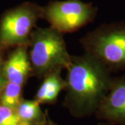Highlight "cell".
<instances>
[{"instance_id":"obj_1","label":"cell","mask_w":125,"mask_h":125,"mask_svg":"<svg viewBox=\"0 0 125 125\" xmlns=\"http://www.w3.org/2000/svg\"><path fill=\"white\" fill-rule=\"evenodd\" d=\"M66 70L65 106L74 116L95 113L111 87L113 79L112 72L87 53L72 56Z\"/></svg>"},{"instance_id":"obj_2","label":"cell","mask_w":125,"mask_h":125,"mask_svg":"<svg viewBox=\"0 0 125 125\" xmlns=\"http://www.w3.org/2000/svg\"><path fill=\"white\" fill-rule=\"evenodd\" d=\"M29 48L32 75L38 78L66 70L71 62L72 56L62 33L52 27H36L31 33Z\"/></svg>"},{"instance_id":"obj_3","label":"cell","mask_w":125,"mask_h":125,"mask_svg":"<svg viewBox=\"0 0 125 125\" xmlns=\"http://www.w3.org/2000/svg\"><path fill=\"white\" fill-rule=\"evenodd\" d=\"M85 53L111 72L125 70V21L100 25L80 40Z\"/></svg>"},{"instance_id":"obj_4","label":"cell","mask_w":125,"mask_h":125,"mask_svg":"<svg viewBox=\"0 0 125 125\" xmlns=\"http://www.w3.org/2000/svg\"><path fill=\"white\" fill-rule=\"evenodd\" d=\"M42 14V7L33 2H24L4 13L0 20V48L29 45Z\"/></svg>"},{"instance_id":"obj_5","label":"cell","mask_w":125,"mask_h":125,"mask_svg":"<svg viewBox=\"0 0 125 125\" xmlns=\"http://www.w3.org/2000/svg\"><path fill=\"white\" fill-rule=\"evenodd\" d=\"M97 8L81 0L53 1L42 7V19L61 33H71L92 22Z\"/></svg>"},{"instance_id":"obj_6","label":"cell","mask_w":125,"mask_h":125,"mask_svg":"<svg viewBox=\"0 0 125 125\" xmlns=\"http://www.w3.org/2000/svg\"><path fill=\"white\" fill-rule=\"evenodd\" d=\"M95 114L108 124L125 125V74L113 77L111 87Z\"/></svg>"},{"instance_id":"obj_7","label":"cell","mask_w":125,"mask_h":125,"mask_svg":"<svg viewBox=\"0 0 125 125\" xmlns=\"http://www.w3.org/2000/svg\"><path fill=\"white\" fill-rule=\"evenodd\" d=\"M3 74L6 81L24 85L32 75L29 57V45H18L3 63Z\"/></svg>"},{"instance_id":"obj_8","label":"cell","mask_w":125,"mask_h":125,"mask_svg":"<svg viewBox=\"0 0 125 125\" xmlns=\"http://www.w3.org/2000/svg\"><path fill=\"white\" fill-rule=\"evenodd\" d=\"M43 82L36 95L39 104H52L56 102L62 90L65 88V80L61 76V72H56L43 78Z\"/></svg>"},{"instance_id":"obj_9","label":"cell","mask_w":125,"mask_h":125,"mask_svg":"<svg viewBox=\"0 0 125 125\" xmlns=\"http://www.w3.org/2000/svg\"><path fill=\"white\" fill-rule=\"evenodd\" d=\"M20 120L27 122H41L46 121L41 111L40 104L34 100H22L15 108Z\"/></svg>"},{"instance_id":"obj_10","label":"cell","mask_w":125,"mask_h":125,"mask_svg":"<svg viewBox=\"0 0 125 125\" xmlns=\"http://www.w3.org/2000/svg\"><path fill=\"white\" fill-rule=\"evenodd\" d=\"M23 85L6 81L0 97L1 105L15 109L22 102Z\"/></svg>"},{"instance_id":"obj_11","label":"cell","mask_w":125,"mask_h":125,"mask_svg":"<svg viewBox=\"0 0 125 125\" xmlns=\"http://www.w3.org/2000/svg\"><path fill=\"white\" fill-rule=\"evenodd\" d=\"M20 122L15 109L0 104V125H17Z\"/></svg>"},{"instance_id":"obj_12","label":"cell","mask_w":125,"mask_h":125,"mask_svg":"<svg viewBox=\"0 0 125 125\" xmlns=\"http://www.w3.org/2000/svg\"><path fill=\"white\" fill-rule=\"evenodd\" d=\"M3 63L1 59L0 58V97L2 93L3 88L4 87L5 83L6 82V80L5 79L4 74H3Z\"/></svg>"},{"instance_id":"obj_13","label":"cell","mask_w":125,"mask_h":125,"mask_svg":"<svg viewBox=\"0 0 125 125\" xmlns=\"http://www.w3.org/2000/svg\"><path fill=\"white\" fill-rule=\"evenodd\" d=\"M17 125H47V121L41 122H27L21 121Z\"/></svg>"},{"instance_id":"obj_14","label":"cell","mask_w":125,"mask_h":125,"mask_svg":"<svg viewBox=\"0 0 125 125\" xmlns=\"http://www.w3.org/2000/svg\"><path fill=\"white\" fill-rule=\"evenodd\" d=\"M47 125H56L51 120H48V121H47Z\"/></svg>"},{"instance_id":"obj_15","label":"cell","mask_w":125,"mask_h":125,"mask_svg":"<svg viewBox=\"0 0 125 125\" xmlns=\"http://www.w3.org/2000/svg\"><path fill=\"white\" fill-rule=\"evenodd\" d=\"M98 125H111L108 124V123H106V122H104V123H100V124H99Z\"/></svg>"}]
</instances>
